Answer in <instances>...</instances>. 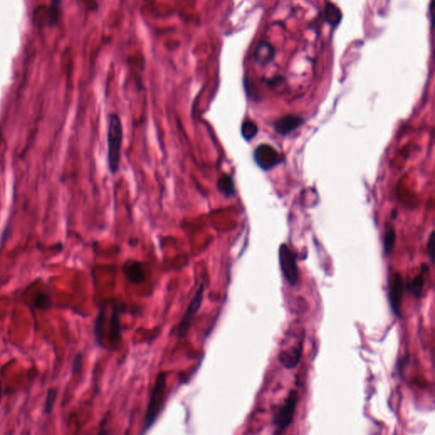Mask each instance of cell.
<instances>
[{
  "mask_svg": "<svg viewBox=\"0 0 435 435\" xmlns=\"http://www.w3.org/2000/svg\"><path fill=\"white\" fill-rule=\"evenodd\" d=\"M254 160L263 170H270L283 161L276 149L267 144H262L254 151Z\"/></svg>",
  "mask_w": 435,
  "mask_h": 435,
  "instance_id": "5",
  "label": "cell"
},
{
  "mask_svg": "<svg viewBox=\"0 0 435 435\" xmlns=\"http://www.w3.org/2000/svg\"><path fill=\"white\" fill-rule=\"evenodd\" d=\"M203 285H201L198 291L196 292V295L191 302V304L188 306L187 310L183 316L181 322L179 323V335L180 337H185L187 334L188 331L191 327V323L193 322L194 317L197 313L201 305H202V299H203Z\"/></svg>",
  "mask_w": 435,
  "mask_h": 435,
  "instance_id": "6",
  "label": "cell"
},
{
  "mask_svg": "<svg viewBox=\"0 0 435 435\" xmlns=\"http://www.w3.org/2000/svg\"><path fill=\"white\" fill-rule=\"evenodd\" d=\"M108 163L111 173H116L119 166L122 142V126L119 117L112 115L108 128Z\"/></svg>",
  "mask_w": 435,
  "mask_h": 435,
  "instance_id": "1",
  "label": "cell"
},
{
  "mask_svg": "<svg viewBox=\"0 0 435 435\" xmlns=\"http://www.w3.org/2000/svg\"><path fill=\"white\" fill-rule=\"evenodd\" d=\"M57 396H58V390L55 388H49L47 391L46 395L45 401H44V406H43V414L46 416L50 415L53 410H54V406L55 404Z\"/></svg>",
  "mask_w": 435,
  "mask_h": 435,
  "instance_id": "16",
  "label": "cell"
},
{
  "mask_svg": "<svg viewBox=\"0 0 435 435\" xmlns=\"http://www.w3.org/2000/svg\"><path fill=\"white\" fill-rule=\"evenodd\" d=\"M107 435V431H106L105 428H102V429L100 430V433H99V435Z\"/></svg>",
  "mask_w": 435,
  "mask_h": 435,
  "instance_id": "21",
  "label": "cell"
},
{
  "mask_svg": "<svg viewBox=\"0 0 435 435\" xmlns=\"http://www.w3.org/2000/svg\"><path fill=\"white\" fill-rule=\"evenodd\" d=\"M218 189L226 196H231L235 193L233 179L228 174H223L218 181Z\"/></svg>",
  "mask_w": 435,
  "mask_h": 435,
  "instance_id": "14",
  "label": "cell"
},
{
  "mask_svg": "<svg viewBox=\"0 0 435 435\" xmlns=\"http://www.w3.org/2000/svg\"><path fill=\"white\" fill-rule=\"evenodd\" d=\"M81 363H82V358H81V356L78 355V356L76 357L74 361H73V364H72V368H71V372L72 373H76L80 370V368H81Z\"/></svg>",
  "mask_w": 435,
  "mask_h": 435,
  "instance_id": "20",
  "label": "cell"
},
{
  "mask_svg": "<svg viewBox=\"0 0 435 435\" xmlns=\"http://www.w3.org/2000/svg\"><path fill=\"white\" fill-rule=\"evenodd\" d=\"M325 19L331 26L339 25L342 19L341 10L334 3H327L325 6Z\"/></svg>",
  "mask_w": 435,
  "mask_h": 435,
  "instance_id": "13",
  "label": "cell"
},
{
  "mask_svg": "<svg viewBox=\"0 0 435 435\" xmlns=\"http://www.w3.org/2000/svg\"><path fill=\"white\" fill-rule=\"evenodd\" d=\"M276 56V50L273 45L267 41H261L258 43L255 51H254V59L258 64L261 65H266L273 61Z\"/></svg>",
  "mask_w": 435,
  "mask_h": 435,
  "instance_id": "9",
  "label": "cell"
},
{
  "mask_svg": "<svg viewBox=\"0 0 435 435\" xmlns=\"http://www.w3.org/2000/svg\"><path fill=\"white\" fill-rule=\"evenodd\" d=\"M403 294V281L400 274H396L390 285V305L394 313L396 316H401V301Z\"/></svg>",
  "mask_w": 435,
  "mask_h": 435,
  "instance_id": "7",
  "label": "cell"
},
{
  "mask_svg": "<svg viewBox=\"0 0 435 435\" xmlns=\"http://www.w3.org/2000/svg\"><path fill=\"white\" fill-rule=\"evenodd\" d=\"M258 126L253 122H246L242 126V134L247 140H251L258 134Z\"/></svg>",
  "mask_w": 435,
  "mask_h": 435,
  "instance_id": "17",
  "label": "cell"
},
{
  "mask_svg": "<svg viewBox=\"0 0 435 435\" xmlns=\"http://www.w3.org/2000/svg\"><path fill=\"white\" fill-rule=\"evenodd\" d=\"M109 339L111 345H117L121 339V326H120V318L118 310L113 308L112 315L110 320V330H109Z\"/></svg>",
  "mask_w": 435,
  "mask_h": 435,
  "instance_id": "11",
  "label": "cell"
},
{
  "mask_svg": "<svg viewBox=\"0 0 435 435\" xmlns=\"http://www.w3.org/2000/svg\"><path fill=\"white\" fill-rule=\"evenodd\" d=\"M166 386H167L166 374L164 373H159L151 391V397L149 400L147 410L145 413V425L147 429H149L154 424V422L156 421L162 410V406L164 404L166 389H167Z\"/></svg>",
  "mask_w": 435,
  "mask_h": 435,
  "instance_id": "2",
  "label": "cell"
},
{
  "mask_svg": "<svg viewBox=\"0 0 435 435\" xmlns=\"http://www.w3.org/2000/svg\"><path fill=\"white\" fill-rule=\"evenodd\" d=\"M424 267L425 268L423 269V271H424V272H422V273L419 274L418 276H416L415 278L413 279V282H411V284L409 285L410 291H411V292L413 293V295L417 297V298L421 297L422 293H423V290H424V272H426L428 269H429L426 265H424Z\"/></svg>",
  "mask_w": 435,
  "mask_h": 435,
  "instance_id": "15",
  "label": "cell"
},
{
  "mask_svg": "<svg viewBox=\"0 0 435 435\" xmlns=\"http://www.w3.org/2000/svg\"><path fill=\"white\" fill-rule=\"evenodd\" d=\"M123 272L126 277L134 283H140L145 281V273L142 266L139 262H131L124 265Z\"/></svg>",
  "mask_w": 435,
  "mask_h": 435,
  "instance_id": "10",
  "label": "cell"
},
{
  "mask_svg": "<svg viewBox=\"0 0 435 435\" xmlns=\"http://www.w3.org/2000/svg\"><path fill=\"white\" fill-rule=\"evenodd\" d=\"M305 122L301 117L293 116V115H287L285 117L280 118L274 123V129L276 133L281 135H287L292 132L296 130L297 128Z\"/></svg>",
  "mask_w": 435,
  "mask_h": 435,
  "instance_id": "8",
  "label": "cell"
},
{
  "mask_svg": "<svg viewBox=\"0 0 435 435\" xmlns=\"http://www.w3.org/2000/svg\"><path fill=\"white\" fill-rule=\"evenodd\" d=\"M435 233L432 232V233L430 234L429 242H428V252H429V255H430V258L432 263H434V259H435Z\"/></svg>",
  "mask_w": 435,
  "mask_h": 435,
  "instance_id": "19",
  "label": "cell"
},
{
  "mask_svg": "<svg viewBox=\"0 0 435 435\" xmlns=\"http://www.w3.org/2000/svg\"><path fill=\"white\" fill-rule=\"evenodd\" d=\"M298 394L296 391H292L284 404L276 410L274 416V424L280 431H284L289 426L293 420V416L296 410Z\"/></svg>",
  "mask_w": 435,
  "mask_h": 435,
  "instance_id": "4",
  "label": "cell"
},
{
  "mask_svg": "<svg viewBox=\"0 0 435 435\" xmlns=\"http://www.w3.org/2000/svg\"><path fill=\"white\" fill-rule=\"evenodd\" d=\"M2 396H3V391H2V386H1V384H0V401L2 400Z\"/></svg>",
  "mask_w": 435,
  "mask_h": 435,
  "instance_id": "22",
  "label": "cell"
},
{
  "mask_svg": "<svg viewBox=\"0 0 435 435\" xmlns=\"http://www.w3.org/2000/svg\"><path fill=\"white\" fill-rule=\"evenodd\" d=\"M396 235L394 229H390L384 236V251L387 255L392 253L396 244Z\"/></svg>",
  "mask_w": 435,
  "mask_h": 435,
  "instance_id": "18",
  "label": "cell"
},
{
  "mask_svg": "<svg viewBox=\"0 0 435 435\" xmlns=\"http://www.w3.org/2000/svg\"><path fill=\"white\" fill-rule=\"evenodd\" d=\"M279 261L287 282L292 286L296 285L299 282V270L296 259L286 244H282L279 248Z\"/></svg>",
  "mask_w": 435,
  "mask_h": 435,
  "instance_id": "3",
  "label": "cell"
},
{
  "mask_svg": "<svg viewBox=\"0 0 435 435\" xmlns=\"http://www.w3.org/2000/svg\"><path fill=\"white\" fill-rule=\"evenodd\" d=\"M302 347L296 348L289 351H286L280 355V361L287 369H291L296 367L301 356Z\"/></svg>",
  "mask_w": 435,
  "mask_h": 435,
  "instance_id": "12",
  "label": "cell"
}]
</instances>
